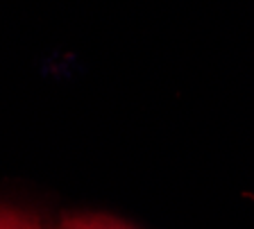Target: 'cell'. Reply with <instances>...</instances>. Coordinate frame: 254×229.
Instances as JSON below:
<instances>
[{"instance_id": "obj_1", "label": "cell", "mask_w": 254, "mask_h": 229, "mask_svg": "<svg viewBox=\"0 0 254 229\" xmlns=\"http://www.w3.org/2000/svg\"><path fill=\"white\" fill-rule=\"evenodd\" d=\"M57 229H134L125 225L123 220H116L111 216H70L66 218Z\"/></svg>"}, {"instance_id": "obj_2", "label": "cell", "mask_w": 254, "mask_h": 229, "mask_svg": "<svg viewBox=\"0 0 254 229\" xmlns=\"http://www.w3.org/2000/svg\"><path fill=\"white\" fill-rule=\"evenodd\" d=\"M0 229H43V225L30 211L0 207Z\"/></svg>"}]
</instances>
